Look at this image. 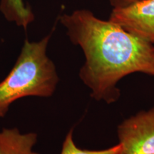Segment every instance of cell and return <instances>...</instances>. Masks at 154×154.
Segmentation results:
<instances>
[{"instance_id":"obj_1","label":"cell","mask_w":154,"mask_h":154,"mask_svg":"<svg viewBox=\"0 0 154 154\" xmlns=\"http://www.w3.org/2000/svg\"><path fill=\"white\" fill-rule=\"evenodd\" d=\"M70 41L79 46L85 62L79 77L91 97L106 103L120 97L117 84L134 73L154 76V45L126 32L110 20H102L87 9L60 17Z\"/></svg>"},{"instance_id":"obj_2","label":"cell","mask_w":154,"mask_h":154,"mask_svg":"<svg viewBox=\"0 0 154 154\" xmlns=\"http://www.w3.org/2000/svg\"><path fill=\"white\" fill-rule=\"evenodd\" d=\"M50 38L49 34L40 41L24 42L14 66L0 82V118L17 100L27 96L48 98L54 93L59 78L47 54Z\"/></svg>"},{"instance_id":"obj_3","label":"cell","mask_w":154,"mask_h":154,"mask_svg":"<svg viewBox=\"0 0 154 154\" xmlns=\"http://www.w3.org/2000/svg\"><path fill=\"white\" fill-rule=\"evenodd\" d=\"M118 136L119 154H154V108L123 121Z\"/></svg>"},{"instance_id":"obj_4","label":"cell","mask_w":154,"mask_h":154,"mask_svg":"<svg viewBox=\"0 0 154 154\" xmlns=\"http://www.w3.org/2000/svg\"><path fill=\"white\" fill-rule=\"evenodd\" d=\"M109 20L142 39L154 42V0H138L113 8Z\"/></svg>"},{"instance_id":"obj_5","label":"cell","mask_w":154,"mask_h":154,"mask_svg":"<svg viewBox=\"0 0 154 154\" xmlns=\"http://www.w3.org/2000/svg\"><path fill=\"white\" fill-rule=\"evenodd\" d=\"M36 141L35 133L22 134L17 128H5L0 131V154H38L33 151Z\"/></svg>"},{"instance_id":"obj_6","label":"cell","mask_w":154,"mask_h":154,"mask_svg":"<svg viewBox=\"0 0 154 154\" xmlns=\"http://www.w3.org/2000/svg\"><path fill=\"white\" fill-rule=\"evenodd\" d=\"M0 11L5 18L26 29L34 20V14L24 0H0Z\"/></svg>"},{"instance_id":"obj_7","label":"cell","mask_w":154,"mask_h":154,"mask_svg":"<svg viewBox=\"0 0 154 154\" xmlns=\"http://www.w3.org/2000/svg\"><path fill=\"white\" fill-rule=\"evenodd\" d=\"M120 150L121 145L119 143L104 150L94 151V150L79 149L74 143L73 139V129H71L63 140L60 154H119Z\"/></svg>"},{"instance_id":"obj_8","label":"cell","mask_w":154,"mask_h":154,"mask_svg":"<svg viewBox=\"0 0 154 154\" xmlns=\"http://www.w3.org/2000/svg\"><path fill=\"white\" fill-rule=\"evenodd\" d=\"M136 1H138V0H109L113 8L124 7V6H126Z\"/></svg>"},{"instance_id":"obj_9","label":"cell","mask_w":154,"mask_h":154,"mask_svg":"<svg viewBox=\"0 0 154 154\" xmlns=\"http://www.w3.org/2000/svg\"><path fill=\"white\" fill-rule=\"evenodd\" d=\"M153 45H154V42H153Z\"/></svg>"}]
</instances>
